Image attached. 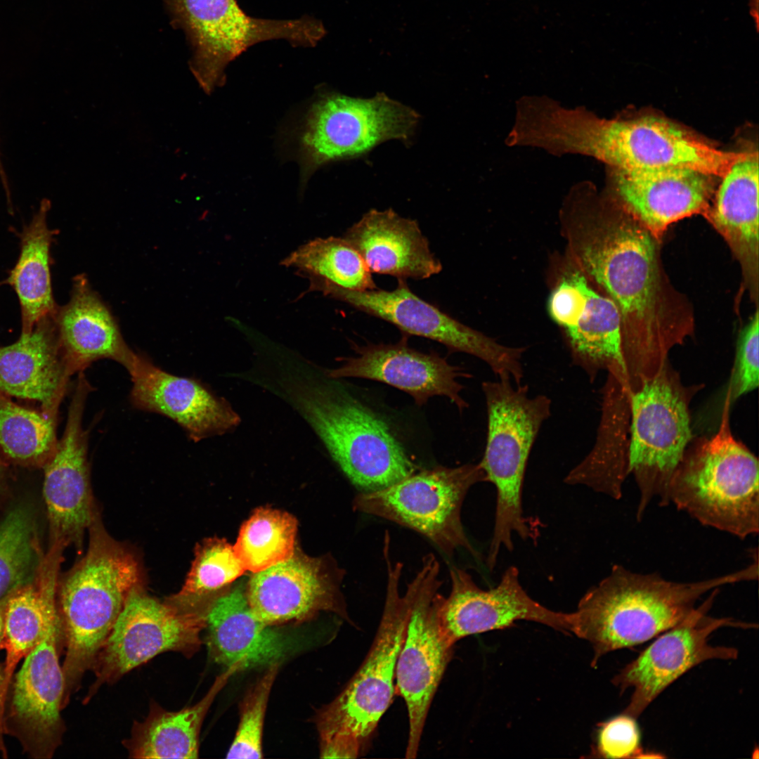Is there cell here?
I'll list each match as a JSON object with an SVG mask.
<instances>
[{
    "label": "cell",
    "instance_id": "cell-39",
    "mask_svg": "<svg viewBox=\"0 0 759 759\" xmlns=\"http://www.w3.org/2000/svg\"><path fill=\"white\" fill-rule=\"evenodd\" d=\"M758 316L757 308L739 336L732 386L727 394L730 401L758 387Z\"/></svg>",
    "mask_w": 759,
    "mask_h": 759
},
{
    "label": "cell",
    "instance_id": "cell-18",
    "mask_svg": "<svg viewBox=\"0 0 759 759\" xmlns=\"http://www.w3.org/2000/svg\"><path fill=\"white\" fill-rule=\"evenodd\" d=\"M92 390L85 375H78L63 434L53 456L43 467V493L51 545L65 547L74 544L81 547L84 534L100 517L91 486L89 433L82 423Z\"/></svg>",
    "mask_w": 759,
    "mask_h": 759
},
{
    "label": "cell",
    "instance_id": "cell-42",
    "mask_svg": "<svg viewBox=\"0 0 759 759\" xmlns=\"http://www.w3.org/2000/svg\"><path fill=\"white\" fill-rule=\"evenodd\" d=\"M7 599L0 602V648L2 647L4 632V616Z\"/></svg>",
    "mask_w": 759,
    "mask_h": 759
},
{
    "label": "cell",
    "instance_id": "cell-23",
    "mask_svg": "<svg viewBox=\"0 0 759 759\" xmlns=\"http://www.w3.org/2000/svg\"><path fill=\"white\" fill-rule=\"evenodd\" d=\"M126 370L133 406L172 420L195 442L225 433L240 422L236 413L202 384L169 373L144 355L136 353Z\"/></svg>",
    "mask_w": 759,
    "mask_h": 759
},
{
    "label": "cell",
    "instance_id": "cell-14",
    "mask_svg": "<svg viewBox=\"0 0 759 759\" xmlns=\"http://www.w3.org/2000/svg\"><path fill=\"white\" fill-rule=\"evenodd\" d=\"M316 290L368 315L389 322L406 334L438 342L450 352H463L484 361L498 378L519 384L524 377V348L510 347L453 318L415 294L406 280L392 290H351L320 285Z\"/></svg>",
    "mask_w": 759,
    "mask_h": 759
},
{
    "label": "cell",
    "instance_id": "cell-41",
    "mask_svg": "<svg viewBox=\"0 0 759 759\" xmlns=\"http://www.w3.org/2000/svg\"><path fill=\"white\" fill-rule=\"evenodd\" d=\"M361 743L354 738L334 736L320 738V757L324 758H355L359 755Z\"/></svg>",
    "mask_w": 759,
    "mask_h": 759
},
{
    "label": "cell",
    "instance_id": "cell-33",
    "mask_svg": "<svg viewBox=\"0 0 759 759\" xmlns=\"http://www.w3.org/2000/svg\"><path fill=\"white\" fill-rule=\"evenodd\" d=\"M58 416L0 394V455L8 463L43 467L56 451Z\"/></svg>",
    "mask_w": 759,
    "mask_h": 759
},
{
    "label": "cell",
    "instance_id": "cell-26",
    "mask_svg": "<svg viewBox=\"0 0 759 759\" xmlns=\"http://www.w3.org/2000/svg\"><path fill=\"white\" fill-rule=\"evenodd\" d=\"M344 238L358 252L371 273L398 280H424L443 269L417 221L392 209H370Z\"/></svg>",
    "mask_w": 759,
    "mask_h": 759
},
{
    "label": "cell",
    "instance_id": "cell-6",
    "mask_svg": "<svg viewBox=\"0 0 759 759\" xmlns=\"http://www.w3.org/2000/svg\"><path fill=\"white\" fill-rule=\"evenodd\" d=\"M729 406L727 396L718 431L685 450L668 496L702 525L744 539L759 531L758 461L734 438Z\"/></svg>",
    "mask_w": 759,
    "mask_h": 759
},
{
    "label": "cell",
    "instance_id": "cell-19",
    "mask_svg": "<svg viewBox=\"0 0 759 759\" xmlns=\"http://www.w3.org/2000/svg\"><path fill=\"white\" fill-rule=\"evenodd\" d=\"M450 576L451 590L448 597H441L437 614L443 635L453 646L465 637L507 628L518 621L573 633V612L555 611L532 599L516 566L508 567L488 590L480 588L465 570L453 567Z\"/></svg>",
    "mask_w": 759,
    "mask_h": 759
},
{
    "label": "cell",
    "instance_id": "cell-37",
    "mask_svg": "<svg viewBox=\"0 0 759 759\" xmlns=\"http://www.w3.org/2000/svg\"><path fill=\"white\" fill-rule=\"evenodd\" d=\"M297 529L290 514L259 508L241 527L233 547L245 569L257 573L294 554Z\"/></svg>",
    "mask_w": 759,
    "mask_h": 759
},
{
    "label": "cell",
    "instance_id": "cell-3",
    "mask_svg": "<svg viewBox=\"0 0 759 759\" xmlns=\"http://www.w3.org/2000/svg\"><path fill=\"white\" fill-rule=\"evenodd\" d=\"M85 555L58 580L57 603L65 656L63 703L92 670L131 590L143 584L135 553L114 539L99 517L88 530Z\"/></svg>",
    "mask_w": 759,
    "mask_h": 759
},
{
    "label": "cell",
    "instance_id": "cell-36",
    "mask_svg": "<svg viewBox=\"0 0 759 759\" xmlns=\"http://www.w3.org/2000/svg\"><path fill=\"white\" fill-rule=\"evenodd\" d=\"M44 556L34 512L15 506L0 521V602L34 580Z\"/></svg>",
    "mask_w": 759,
    "mask_h": 759
},
{
    "label": "cell",
    "instance_id": "cell-34",
    "mask_svg": "<svg viewBox=\"0 0 759 759\" xmlns=\"http://www.w3.org/2000/svg\"><path fill=\"white\" fill-rule=\"evenodd\" d=\"M282 264L307 276L311 287L326 284L358 291L377 288L362 257L344 238H316L294 251Z\"/></svg>",
    "mask_w": 759,
    "mask_h": 759
},
{
    "label": "cell",
    "instance_id": "cell-45",
    "mask_svg": "<svg viewBox=\"0 0 759 759\" xmlns=\"http://www.w3.org/2000/svg\"><path fill=\"white\" fill-rule=\"evenodd\" d=\"M2 683H3V669L0 666V696H1V687H2ZM2 729H3V720H2V716H1V707H0V735H1L2 733H3Z\"/></svg>",
    "mask_w": 759,
    "mask_h": 759
},
{
    "label": "cell",
    "instance_id": "cell-1",
    "mask_svg": "<svg viewBox=\"0 0 759 759\" xmlns=\"http://www.w3.org/2000/svg\"><path fill=\"white\" fill-rule=\"evenodd\" d=\"M580 213L569 229L571 249L616 304L626 375L641 384L663 367L668 351L691 331L690 320L671 298L658 241L648 231L611 202Z\"/></svg>",
    "mask_w": 759,
    "mask_h": 759
},
{
    "label": "cell",
    "instance_id": "cell-44",
    "mask_svg": "<svg viewBox=\"0 0 759 759\" xmlns=\"http://www.w3.org/2000/svg\"><path fill=\"white\" fill-rule=\"evenodd\" d=\"M0 178H1V183H2L3 186H4V190H6L7 197H10V193H9L8 185V182H7V178H6V174L4 172V170L2 164H1V157H0Z\"/></svg>",
    "mask_w": 759,
    "mask_h": 759
},
{
    "label": "cell",
    "instance_id": "cell-38",
    "mask_svg": "<svg viewBox=\"0 0 759 759\" xmlns=\"http://www.w3.org/2000/svg\"><path fill=\"white\" fill-rule=\"evenodd\" d=\"M280 663L268 666L263 676L247 692L242 703L240 719L227 758H261L262 732L269 695Z\"/></svg>",
    "mask_w": 759,
    "mask_h": 759
},
{
    "label": "cell",
    "instance_id": "cell-17",
    "mask_svg": "<svg viewBox=\"0 0 759 759\" xmlns=\"http://www.w3.org/2000/svg\"><path fill=\"white\" fill-rule=\"evenodd\" d=\"M719 588L681 622L662 632L657 639L616 675L612 682L621 692L632 693L623 713L638 718L670 685L699 663L711 659L732 660L738 656L734 647L713 646L708 637L719 628H753L755 625L732 618L708 616Z\"/></svg>",
    "mask_w": 759,
    "mask_h": 759
},
{
    "label": "cell",
    "instance_id": "cell-16",
    "mask_svg": "<svg viewBox=\"0 0 759 759\" xmlns=\"http://www.w3.org/2000/svg\"><path fill=\"white\" fill-rule=\"evenodd\" d=\"M64 647L58 608L50 614L39 642L24 658L6 698L4 733L16 737L34 758H50L62 743L65 725L64 677L59 656Z\"/></svg>",
    "mask_w": 759,
    "mask_h": 759
},
{
    "label": "cell",
    "instance_id": "cell-32",
    "mask_svg": "<svg viewBox=\"0 0 759 759\" xmlns=\"http://www.w3.org/2000/svg\"><path fill=\"white\" fill-rule=\"evenodd\" d=\"M51 208L48 199L41 201L39 208L19 235L20 252L6 283L15 290L21 311V335H27L43 318L54 315L55 303L51 285V248L56 231L47 224Z\"/></svg>",
    "mask_w": 759,
    "mask_h": 759
},
{
    "label": "cell",
    "instance_id": "cell-46",
    "mask_svg": "<svg viewBox=\"0 0 759 759\" xmlns=\"http://www.w3.org/2000/svg\"><path fill=\"white\" fill-rule=\"evenodd\" d=\"M1 285V283H0V285Z\"/></svg>",
    "mask_w": 759,
    "mask_h": 759
},
{
    "label": "cell",
    "instance_id": "cell-11",
    "mask_svg": "<svg viewBox=\"0 0 759 759\" xmlns=\"http://www.w3.org/2000/svg\"><path fill=\"white\" fill-rule=\"evenodd\" d=\"M420 116L384 93L369 98L328 93L309 110L299 135L302 174L319 167L369 153L382 143L409 141Z\"/></svg>",
    "mask_w": 759,
    "mask_h": 759
},
{
    "label": "cell",
    "instance_id": "cell-2",
    "mask_svg": "<svg viewBox=\"0 0 759 759\" xmlns=\"http://www.w3.org/2000/svg\"><path fill=\"white\" fill-rule=\"evenodd\" d=\"M758 578V565L715 578L675 582L659 573H642L615 564L592 586L573 612V634L592 647V666L604 654L642 644L675 626L705 594Z\"/></svg>",
    "mask_w": 759,
    "mask_h": 759
},
{
    "label": "cell",
    "instance_id": "cell-25",
    "mask_svg": "<svg viewBox=\"0 0 759 759\" xmlns=\"http://www.w3.org/2000/svg\"><path fill=\"white\" fill-rule=\"evenodd\" d=\"M53 316L41 318L30 333L0 346V394L34 401L44 413L58 415L72 375L60 348Z\"/></svg>",
    "mask_w": 759,
    "mask_h": 759
},
{
    "label": "cell",
    "instance_id": "cell-13",
    "mask_svg": "<svg viewBox=\"0 0 759 759\" xmlns=\"http://www.w3.org/2000/svg\"><path fill=\"white\" fill-rule=\"evenodd\" d=\"M439 573L437 559L427 554L406 588L410 612L395 672L397 691L408 711L406 758L417 756L430 705L453 647L443 636L438 618L439 589L443 583Z\"/></svg>",
    "mask_w": 759,
    "mask_h": 759
},
{
    "label": "cell",
    "instance_id": "cell-35",
    "mask_svg": "<svg viewBox=\"0 0 759 759\" xmlns=\"http://www.w3.org/2000/svg\"><path fill=\"white\" fill-rule=\"evenodd\" d=\"M246 571L233 546L208 538L199 544L181 589L165 600L185 613L206 616L211 596Z\"/></svg>",
    "mask_w": 759,
    "mask_h": 759
},
{
    "label": "cell",
    "instance_id": "cell-4",
    "mask_svg": "<svg viewBox=\"0 0 759 759\" xmlns=\"http://www.w3.org/2000/svg\"><path fill=\"white\" fill-rule=\"evenodd\" d=\"M556 153L593 157L610 169L651 171L684 168L723 177L748 152L723 151L658 116L606 119L562 109L551 129Z\"/></svg>",
    "mask_w": 759,
    "mask_h": 759
},
{
    "label": "cell",
    "instance_id": "cell-29",
    "mask_svg": "<svg viewBox=\"0 0 759 759\" xmlns=\"http://www.w3.org/2000/svg\"><path fill=\"white\" fill-rule=\"evenodd\" d=\"M715 190L703 215L739 261L751 298L758 304L759 264L758 155L736 162Z\"/></svg>",
    "mask_w": 759,
    "mask_h": 759
},
{
    "label": "cell",
    "instance_id": "cell-22",
    "mask_svg": "<svg viewBox=\"0 0 759 759\" xmlns=\"http://www.w3.org/2000/svg\"><path fill=\"white\" fill-rule=\"evenodd\" d=\"M342 572L298 553L254 573L246 592L256 616L273 625L301 621L321 610L348 618L339 590Z\"/></svg>",
    "mask_w": 759,
    "mask_h": 759
},
{
    "label": "cell",
    "instance_id": "cell-8",
    "mask_svg": "<svg viewBox=\"0 0 759 759\" xmlns=\"http://www.w3.org/2000/svg\"><path fill=\"white\" fill-rule=\"evenodd\" d=\"M167 5L173 22L191 45V70L207 93L223 84L227 65L256 44L285 39L310 47L325 34L323 25L314 18H254L236 0H167Z\"/></svg>",
    "mask_w": 759,
    "mask_h": 759
},
{
    "label": "cell",
    "instance_id": "cell-12",
    "mask_svg": "<svg viewBox=\"0 0 759 759\" xmlns=\"http://www.w3.org/2000/svg\"><path fill=\"white\" fill-rule=\"evenodd\" d=\"M483 481L479 464L436 467L415 472L386 488L361 492L353 507L420 533L448 555L462 547L477 557L464 531L461 510L470 488Z\"/></svg>",
    "mask_w": 759,
    "mask_h": 759
},
{
    "label": "cell",
    "instance_id": "cell-15",
    "mask_svg": "<svg viewBox=\"0 0 759 759\" xmlns=\"http://www.w3.org/2000/svg\"><path fill=\"white\" fill-rule=\"evenodd\" d=\"M206 616L185 613L150 595L143 584L130 592L96 658L95 680L87 702L105 684H112L155 656L176 651L190 658L199 649Z\"/></svg>",
    "mask_w": 759,
    "mask_h": 759
},
{
    "label": "cell",
    "instance_id": "cell-10",
    "mask_svg": "<svg viewBox=\"0 0 759 759\" xmlns=\"http://www.w3.org/2000/svg\"><path fill=\"white\" fill-rule=\"evenodd\" d=\"M628 472L639 491L636 519L641 521L655 499L669 505L668 486L692 439L688 401L666 364L630 395Z\"/></svg>",
    "mask_w": 759,
    "mask_h": 759
},
{
    "label": "cell",
    "instance_id": "cell-43",
    "mask_svg": "<svg viewBox=\"0 0 759 759\" xmlns=\"http://www.w3.org/2000/svg\"><path fill=\"white\" fill-rule=\"evenodd\" d=\"M8 463L0 455V488L2 486L7 472Z\"/></svg>",
    "mask_w": 759,
    "mask_h": 759
},
{
    "label": "cell",
    "instance_id": "cell-5",
    "mask_svg": "<svg viewBox=\"0 0 759 759\" xmlns=\"http://www.w3.org/2000/svg\"><path fill=\"white\" fill-rule=\"evenodd\" d=\"M487 408V437L479 463L486 482L496 490L493 533L486 559L493 570L500 549H514L512 535L535 542L539 535L524 514L522 492L532 447L543 422L550 416L551 400L531 396L526 384L498 378L482 383Z\"/></svg>",
    "mask_w": 759,
    "mask_h": 759
},
{
    "label": "cell",
    "instance_id": "cell-28",
    "mask_svg": "<svg viewBox=\"0 0 759 759\" xmlns=\"http://www.w3.org/2000/svg\"><path fill=\"white\" fill-rule=\"evenodd\" d=\"M205 628L210 658L227 668L236 665L242 670L280 663L292 647L286 634L256 616L240 588L213 600Z\"/></svg>",
    "mask_w": 759,
    "mask_h": 759
},
{
    "label": "cell",
    "instance_id": "cell-21",
    "mask_svg": "<svg viewBox=\"0 0 759 759\" xmlns=\"http://www.w3.org/2000/svg\"><path fill=\"white\" fill-rule=\"evenodd\" d=\"M715 176L684 168L651 171L610 169L609 200L656 241L672 223L707 212Z\"/></svg>",
    "mask_w": 759,
    "mask_h": 759
},
{
    "label": "cell",
    "instance_id": "cell-9",
    "mask_svg": "<svg viewBox=\"0 0 759 759\" xmlns=\"http://www.w3.org/2000/svg\"><path fill=\"white\" fill-rule=\"evenodd\" d=\"M387 570L385 602L377 631L361 666L342 692L318 715L320 738L342 736L362 745L389 707L398 656L410 612V595L400 591L403 564L383 550Z\"/></svg>",
    "mask_w": 759,
    "mask_h": 759
},
{
    "label": "cell",
    "instance_id": "cell-7",
    "mask_svg": "<svg viewBox=\"0 0 759 759\" xmlns=\"http://www.w3.org/2000/svg\"><path fill=\"white\" fill-rule=\"evenodd\" d=\"M289 388L333 460L361 492L386 488L417 472L387 424L345 390L305 381Z\"/></svg>",
    "mask_w": 759,
    "mask_h": 759
},
{
    "label": "cell",
    "instance_id": "cell-27",
    "mask_svg": "<svg viewBox=\"0 0 759 759\" xmlns=\"http://www.w3.org/2000/svg\"><path fill=\"white\" fill-rule=\"evenodd\" d=\"M60 348L72 375L93 363L110 359L127 370L136 353L129 348L119 327L86 277L73 279L69 301L54 314Z\"/></svg>",
    "mask_w": 759,
    "mask_h": 759
},
{
    "label": "cell",
    "instance_id": "cell-31",
    "mask_svg": "<svg viewBox=\"0 0 759 759\" xmlns=\"http://www.w3.org/2000/svg\"><path fill=\"white\" fill-rule=\"evenodd\" d=\"M232 666L218 676L200 701L178 711H168L151 702L146 718L134 721L123 745L131 758H197L203 720L216 696L238 671Z\"/></svg>",
    "mask_w": 759,
    "mask_h": 759
},
{
    "label": "cell",
    "instance_id": "cell-30",
    "mask_svg": "<svg viewBox=\"0 0 759 759\" xmlns=\"http://www.w3.org/2000/svg\"><path fill=\"white\" fill-rule=\"evenodd\" d=\"M65 547L50 545L34 580L7 599L2 647L6 649L0 707L2 718L14 671L41 640L51 612L58 607L59 570Z\"/></svg>",
    "mask_w": 759,
    "mask_h": 759
},
{
    "label": "cell",
    "instance_id": "cell-24",
    "mask_svg": "<svg viewBox=\"0 0 759 759\" xmlns=\"http://www.w3.org/2000/svg\"><path fill=\"white\" fill-rule=\"evenodd\" d=\"M353 349L357 356L342 358L344 363L328 371V377L383 382L408 394L418 406L424 405L430 397L445 396L460 410L468 406L460 395L463 387L457 380L468 375L436 353L409 347L406 337L396 344L355 345Z\"/></svg>",
    "mask_w": 759,
    "mask_h": 759
},
{
    "label": "cell",
    "instance_id": "cell-20",
    "mask_svg": "<svg viewBox=\"0 0 759 759\" xmlns=\"http://www.w3.org/2000/svg\"><path fill=\"white\" fill-rule=\"evenodd\" d=\"M564 330L572 361L594 379L601 370L626 379L621 318L614 301L596 292L578 271L562 278L549 301Z\"/></svg>",
    "mask_w": 759,
    "mask_h": 759
},
{
    "label": "cell",
    "instance_id": "cell-40",
    "mask_svg": "<svg viewBox=\"0 0 759 759\" xmlns=\"http://www.w3.org/2000/svg\"><path fill=\"white\" fill-rule=\"evenodd\" d=\"M595 753L602 758H626L642 753L635 718L622 713L599 725Z\"/></svg>",
    "mask_w": 759,
    "mask_h": 759
}]
</instances>
